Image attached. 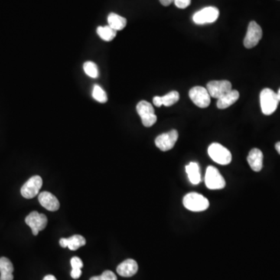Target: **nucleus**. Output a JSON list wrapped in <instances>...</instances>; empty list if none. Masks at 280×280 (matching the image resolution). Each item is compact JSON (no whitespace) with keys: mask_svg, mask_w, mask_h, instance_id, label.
I'll return each instance as SVG.
<instances>
[{"mask_svg":"<svg viewBox=\"0 0 280 280\" xmlns=\"http://www.w3.org/2000/svg\"><path fill=\"white\" fill-rule=\"evenodd\" d=\"M278 102L279 101L278 95L272 89L265 88L260 94V103L264 115H270L273 114L277 109Z\"/></svg>","mask_w":280,"mask_h":280,"instance_id":"f257e3e1","label":"nucleus"},{"mask_svg":"<svg viewBox=\"0 0 280 280\" xmlns=\"http://www.w3.org/2000/svg\"><path fill=\"white\" fill-rule=\"evenodd\" d=\"M183 205L190 211L202 212L209 208V203L208 199L202 195L190 193L183 199Z\"/></svg>","mask_w":280,"mask_h":280,"instance_id":"f03ea898","label":"nucleus"},{"mask_svg":"<svg viewBox=\"0 0 280 280\" xmlns=\"http://www.w3.org/2000/svg\"><path fill=\"white\" fill-rule=\"evenodd\" d=\"M208 154L213 161L220 165H227L232 161L231 153L226 147L216 143L209 146Z\"/></svg>","mask_w":280,"mask_h":280,"instance_id":"7ed1b4c3","label":"nucleus"},{"mask_svg":"<svg viewBox=\"0 0 280 280\" xmlns=\"http://www.w3.org/2000/svg\"><path fill=\"white\" fill-rule=\"evenodd\" d=\"M205 184L211 190L223 189L226 186V181L219 170L213 166H209L205 175Z\"/></svg>","mask_w":280,"mask_h":280,"instance_id":"20e7f679","label":"nucleus"},{"mask_svg":"<svg viewBox=\"0 0 280 280\" xmlns=\"http://www.w3.org/2000/svg\"><path fill=\"white\" fill-rule=\"evenodd\" d=\"M136 110L144 126H153L157 122V118L154 113V107L147 101L138 102L136 105Z\"/></svg>","mask_w":280,"mask_h":280,"instance_id":"39448f33","label":"nucleus"},{"mask_svg":"<svg viewBox=\"0 0 280 280\" xmlns=\"http://www.w3.org/2000/svg\"><path fill=\"white\" fill-rule=\"evenodd\" d=\"M219 16V11L216 7H208L196 12L193 15V20L195 24L203 25V24L214 23Z\"/></svg>","mask_w":280,"mask_h":280,"instance_id":"423d86ee","label":"nucleus"},{"mask_svg":"<svg viewBox=\"0 0 280 280\" xmlns=\"http://www.w3.org/2000/svg\"><path fill=\"white\" fill-rule=\"evenodd\" d=\"M189 98L192 102L201 108H206L210 105V95L206 88L203 86H194L189 90Z\"/></svg>","mask_w":280,"mask_h":280,"instance_id":"0eeeda50","label":"nucleus"},{"mask_svg":"<svg viewBox=\"0 0 280 280\" xmlns=\"http://www.w3.org/2000/svg\"><path fill=\"white\" fill-rule=\"evenodd\" d=\"M25 223L31 227L33 235L37 236L39 231L43 230L47 226L48 218L44 214L33 211L25 218Z\"/></svg>","mask_w":280,"mask_h":280,"instance_id":"6e6552de","label":"nucleus"},{"mask_svg":"<svg viewBox=\"0 0 280 280\" xmlns=\"http://www.w3.org/2000/svg\"><path fill=\"white\" fill-rule=\"evenodd\" d=\"M42 184V178L40 176H33L21 188V195L25 199H33L38 194Z\"/></svg>","mask_w":280,"mask_h":280,"instance_id":"1a4fd4ad","label":"nucleus"},{"mask_svg":"<svg viewBox=\"0 0 280 280\" xmlns=\"http://www.w3.org/2000/svg\"><path fill=\"white\" fill-rule=\"evenodd\" d=\"M262 37V28L255 21H252L248 25L244 44L247 49H252L258 44Z\"/></svg>","mask_w":280,"mask_h":280,"instance_id":"9d476101","label":"nucleus"},{"mask_svg":"<svg viewBox=\"0 0 280 280\" xmlns=\"http://www.w3.org/2000/svg\"><path fill=\"white\" fill-rule=\"evenodd\" d=\"M206 89L210 97L219 99L232 90V84L228 80H220V81L213 80L207 83Z\"/></svg>","mask_w":280,"mask_h":280,"instance_id":"9b49d317","label":"nucleus"},{"mask_svg":"<svg viewBox=\"0 0 280 280\" xmlns=\"http://www.w3.org/2000/svg\"><path fill=\"white\" fill-rule=\"evenodd\" d=\"M178 138L177 130H171L170 132L161 134L156 138L155 144L161 151H168L175 145Z\"/></svg>","mask_w":280,"mask_h":280,"instance_id":"f8f14e48","label":"nucleus"},{"mask_svg":"<svg viewBox=\"0 0 280 280\" xmlns=\"http://www.w3.org/2000/svg\"><path fill=\"white\" fill-rule=\"evenodd\" d=\"M38 201L40 204L49 211H57L60 207L57 198L49 192H43L40 193L38 196Z\"/></svg>","mask_w":280,"mask_h":280,"instance_id":"ddd939ff","label":"nucleus"},{"mask_svg":"<svg viewBox=\"0 0 280 280\" xmlns=\"http://www.w3.org/2000/svg\"><path fill=\"white\" fill-rule=\"evenodd\" d=\"M138 264L133 259H127L117 267V272L122 277H132L138 272Z\"/></svg>","mask_w":280,"mask_h":280,"instance_id":"4468645a","label":"nucleus"},{"mask_svg":"<svg viewBox=\"0 0 280 280\" xmlns=\"http://www.w3.org/2000/svg\"><path fill=\"white\" fill-rule=\"evenodd\" d=\"M248 164L254 171H261L263 167V154L259 149L254 148L250 151L248 158Z\"/></svg>","mask_w":280,"mask_h":280,"instance_id":"2eb2a0df","label":"nucleus"},{"mask_svg":"<svg viewBox=\"0 0 280 280\" xmlns=\"http://www.w3.org/2000/svg\"><path fill=\"white\" fill-rule=\"evenodd\" d=\"M59 245L63 248H68L71 251H76L86 245V240L81 235H73L69 238H61Z\"/></svg>","mask_w":280,"mask_h":280,"instance_id":"dca6fc26","label":"nucleus"},{"mask_svg":"<svg viewBox=\"0 0 280 280\" xmlns=\"http://www.w3.org/2000/svg\"><path fill=\"white\" fill-rule=\"evenodd\" d=\"M179 98H180V95H179L178 92L174 90V91L169 92L167 95H164V96L154 97L153 102L157 108H160L162 105L170 107L177 103L179 101Z\"/></svg>","mask_w":280,"mask_h":280,"instance_id":"f3484780","label":"nucleus"},{"mask_svg":"<svg viewBox=\"0 0 280 280\" xmlns=\"http://www.w3.org/2000/svg\"><path fill=\"white\" fill-rule=\"evenodd\" d=\"M14 265L6 257L0 258V280H14Z\"/></svg>","mask_w":280,"mask_h":280,"instance_id":"a211bd4d","label":"nucleus"},{"mask_svg":"<svg viewBox=\"0 0 280 280\" xmlns=\"http://www.w3.org/2000/svg\"><path fill=\"white\" fill-rule=\"evenodd\" d=\"M239 97V92L238 90H235V89H232V90L218 99L216 106L219 109H225V108H229V106H231L238 101Z\"/></svg>","mask_w":280,"mask_h":280,"instance_id":"6ab92c4d","label":"nucleus"},{"mask_svg":"<svg viewBox=\"0 0 280 280\" xmlns=\"http://www.w3.org/2000/svg\"><path fill=\"white\" fill-rule=\"evenodd\" d=\"M189 181L193 184H198L201 181V173L199 164L196 162L189 163L185 167Z\"/></svg>","mask_w":280,"mask_h":280,"instance_id":"aec40b11","label":"nucleus"},{"mask_svg":"<svg viewBox=\"0 0 280 280\" xmlns=\"http://www.w3.org/2000/svg\"><path fill=\"white\" fill-rule=\"evenodd\" d=\"M108 26L114 29L115 31H122L125 28L127 24L126 19L125 17H121L115 13L110 14L108 17Z\"/></svg>","mask_w":280,"mask_h":280,"instance_id":"412c9836","label":"nucleus"},{"mask_svg":"<svg viewBox=\"0 0 280 280\" xmlns=\"http://www.w3.org/2000/svg\"><path fill=\"white\" fill-rule=\"evenodd\" d=\"M97 33L104 41H111L115 38L117 31L110 26L107 25L104 27H98L97 29Z\"/></svg>","mask_w":280,"mask_h":280,"instance_id":"4be33fe9","label":"nucleus"},{"mask_svg":"<svg viewBox=\"0 0 280 280\" xmlns=\"http://www.w3.org/2000/svg\"><path fill=\"white\" fill-rule=\"evenodd\" d=\"M70 263H71L72 266V278H74V279H77L82 275L81 268L83 267V262L78 257H73V258H72L71 261H70Z\"/></svg>","mask_w":280,"mask_h":280,"instance_id":"5701e85b","label":"nucleus"},{"mask_svg":"<svg viewBox=\"0 0 280 280\" xmlns=\"http://www.w3.org/2000/svg\"><path fill=\"white\" fill-rule=\"evenodd\" d=\"M92 96L95 98V101L99 102V103L104 104L108 102V96H107L106 92L98 85H95V86H94Z\"/></svg>","mask_w":280,"mask_h":280,"instance_id":"b1692460","label":"nucleus"},{"mask_svg":"<svg viewBox=\"0 0 280 280\" xmlns=\"http://www.w3.org/2000/svg\"><path fill=\"white\" fill-rule=\"evenodd\" d=\"M83 70L88 76L94 79H96L99 76L98 66L93 62H86L83 64Z\"/></svg>","mask_w":280,"mask_h":280,"instance_id":"393cba45","label":"nucleus"},{"mask_svg":"<svg viewBox=\"0 0 280 280\" xmlns=\"http://www.w3.org/2000/svg\"><path fill=\"white\" fill-rule=\"evenodd\" d=\"M101 277H102V280H118L115 274L113 272H112V271H109V270L105 271L101 275Z\"/></svg>","mask_w":280,"mask_h":280,"instance_id":"a878e982","label":"nucleus"},{"mask_svg":"<svg viewBox=\"0 0 280 280\" xmlns=\"http://www.w3.org/2000/svg\"><path fill=\"white\" fill-rule=\"evenodd\" d=\"M192 0H174L176 7L179 9H185L191 4Z\"/></svg>","mask_w":280,"mask_h":280,"instance_id":"bb28decb","label":"nucleus"},{"mask_svg":"<svg viewBox=\"0 0 280 280\" xmlns=\"http://www.w3.org/2000/svg\"><path fill=\"white\" fill-rule=\"evenodd\" d=\"M174 0H160V2L164 7H168L171 5L172 3H174Z\"/></svg>","mask_w":280,"mask_h":280,"instance_id":"cd10ccee","label":"nucleus"},{"mask_svg":"<svg viewBox=\"0 0 280 280\" xmlns=\"http://www.w3.org/2000/svg\"><path fill=\"white\" fill-rule=\"evenodd\" d=\"M43 280H57V278L53 275H48L43 278Z\"/></svg>","mask_w":280,"mask_h":280,"instance_id":"c85d7f7f","label":"nucleus"},{"mask_svg":"<svg viewBox=\"0 0 280 280\" xmlns=\"http://www.w3.org/2000/svg\"><path fill=\"white\" fill-rule=\"evenodd\" d=\"M275 147L278 154H280V142L277 143V144H275Z\"/></svg>","mask_w":280,"mask_h":280,"instance_id":"c756f323","label":"nucleus"},{"mask_svg":"<svg viewBox=\"0 0 280 280\" xmlns=\"http://www.w3.org/2000/svg\"><path fill=\"white\" fill-rule=\"evenodd\" d=\"M89 280H102V277L101 275H98V276H93L89 278Z\"/></svg>","mask_w":280,"mask_h":280,"instance_id":"7c9ffc66","label":"nucleus"},{"mask_svg":"<svg viewBox=\"0 0 280 280\" xmlns=\"http://www.w3.org/2000/svg\"><path fill=\"white\" fill-rule=\"evenodd\" d=\"M277 95H278V101L280 102V89H278V93H277Z\"/></svg>","mask_w":280,"mask_h":280,"instance_id":"2f4dec72","label":"nucleus"}]
</instances>
